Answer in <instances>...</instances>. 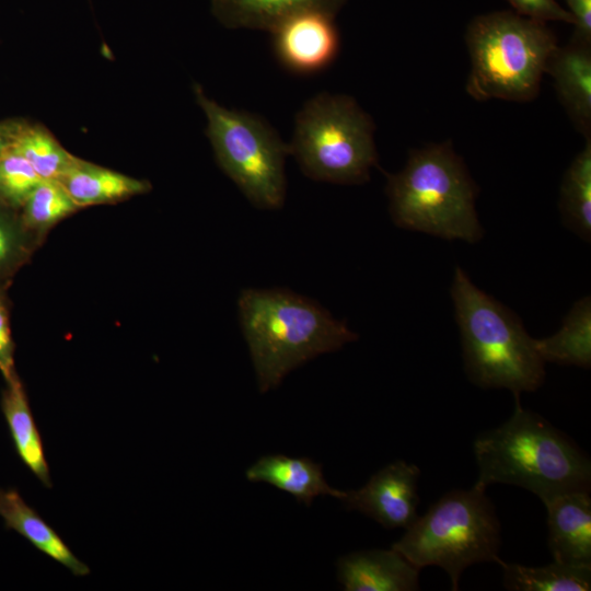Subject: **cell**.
Returning a JSON list of instances; mask_svg holds the SVG:
<instances>
[{"label": "cell", "mask_w": 591, "mask_h": 591, "mask_svg": "<svg viewBox=\"0 0 591 591\" xmlns=\"http://www.w3.org/2000/svg\"><path fill=\"white\" fill-rule=\"evenodd\" d=\"M536 349L544 362L591 366V299L577 301L563 321L560 329L551 337L535 339Z\"/></svg>", "instance_id": "d6986e66"}, {"label": "cell", "mask_w": 591, "mask_h": 591, "mask_svg": "<svg viewBox=\"0 0 591 591\" xmlns=\"http://www.w3.org/2000/svg\"><path fill=\"white\" fill-rule=\"evenodd\" d=\"M14 344L11 337L7 308L0 297V372L4 380L14 373Z\"/></svg>", "instance_id": "4316f807"}, {"label": "cell", "mask_w": 591, "mask_h": 591, "mask_svg": "<svg viewBox=\"0 0 591 591\" xmlns=\"http://www.w3.org/2000/svg\"><path fill=\"white\" fill-rule=\"evenodd\" d=\"M42 181L32 165L10 149L0 158V206L20 210Z\"/></svg>", "instance_id": "cb8c5ba5"}, {"label": "cell", "mask_w": 591, "mask_h": 591, "mask_svg": "<svg viewBox=\"0 0 591 591\" xmlns=\"http://www.w3.org/2000/svg\"><path fill=\"white\" fill-rule=\"evenodd\" d=\"M547 511L548 547L554 561L591 566L590 491H572L543 502Z\"/></svg>", "instance_id": "8fae6325"}, {"label": "cell", "mask_w": 591, "mask_h": 591, "mask_svg": "<svg viewBox=\"0 0 591 591\" xmlns=\"http://www.w3.org/2000/svg\"><path fill=\"white\" fill-rule=\"evenodd\" d=\"M347 0H211V12L225 27L271 30L286 16L304 9L336 15Z\"/></svg>", "instance_id": "2e32d148"}, {"label": "cell", "mask_w": 591, "mask_h": 591, "mask_svg": "<svg viewBox=\"0 0 591 591\" xmlns=\"http://www.w3.org/2000/svg\"><path fill=\"white\" fill-rule=\"evenodd\" d=\"M451 297L471 382L483 389H507L514 396L536 391L544 383L545 362L520 317L477 288L459 266Z\"/></svg>", "instance_id": "3957f363"}, {"label": "cell", "mask_w": 591, "mask_h": 591, "mask_svg": "<svg viewBox=\"0 0 591 591\" xmlns=\"http://www.w3.org/2000/svg\"><path fill=\"white\" fill-rule=\"evenodd\" d=\"M245 476L252 483H267L288 493L308 507L318 496L340 499L345 493L328 485L321 464L303 456L264 455L246 470Z\"/></svg>", "instance_id": "5bb4252c"}, {"label": "cell", "mask_w": 591, "mask_h": 591, "mask_svg": "<svg viewBox=\"0 0 591 591\" xmlns=\"http://www.w3.org/2000/svg\"><path fill=\"white\" fill-rule=\"evenodd\" d=\"M503 572V586L512 591H589L591 566H572L554 561L529 567L498 560Z\"/></svg>", "instance_id": "ffe728a7"}, {"label": "cell", "mask_w": 591, "mask_h": 591, "mask_svg": "<svg viewBox=\"0 0 591 591\" xmlns=\"http://www.w3.org/2000/svg\"><path fill=\"white\" fill-rule=\"evenodd\" d=\"M80 209L62 184L56 179H43L20 209L23 229L46 232L53 225Z\"/></svg>", "instance_id": "603a6c76"}, {"label": "cell", "mask_w": 591, "mask_h": 591, "mask_svg": "<svg viewBox=\"0 0 591 591\" xmlns=\"http://www.w3.org/2000/svg\"><path fill=\"white\" fill-rule=\"evenodd\" d=\"M372 118L349 95L318 93L297 113L288 146L314 181L361 184L378 165Z\"/></svg>", "instance_id": "52a82bcc"}, {"label": "cell", "mask_w": 591, "mask_h": 591, "mask_svg": "<svg viewBox=\"0 0 591 591\" xmlns=\"http://www.w3.org/2000/svg\"><path fill=\"white\" fill-rule=\"evenodd\" d=\"M237 308L262 393L306 361L358 339L317 302L289 290L244 289Z\"/></svg>", "instance_id": "7a4b0ae2"}, {"label": "cell", "mask_w": 591, "mask_h": 591, "mask_svg": "<svg viewBox=\"0 0 591 591\" xmlns=\"http://www.w3.org/2000/svg\"><path fill=\"white\" fill-rule=\"evenodd\" d=\"M79 208L113 204L151 189L147 181L76 158L58 179Z\"/></svg>", "instance_id": "9a60e30c"}, {"label": "cell", "mask_w": 591, "mask_h": 591, "mask_svg": "<svg viewBox=\"0 0 591 591\" xmlns=\"http://www.w3.org/2000/svg\"><path fill=\"white\" fill-rule=\"evenodd\" d=\"M391 548L419 570L438 566L459 589L471 565L500 559L501 526L486 488L454 489L444 494L405 529Z\"/></svg>", "instance_id": "8992f818"}, {"label": "cell", "mask_w": 591, "mask_h": 591, "mask_svg": "<svg viewBox=\"0 0 591 591\" xmlns=\"http://www.w3.org/2000/svg\"><path fill=\"white\" fill-rule=\"evenodd\" d=\"M11 149L21 154L42 179L58 181L77 158L45 126L27 120L19 130Z\"/></svg>", "instance_id": "7402d4cb"}, {"label": "cell", "mask_w": 591, "mask_h": 591, "mask_svg": "<svg viewBox=\"0 0 591 591\" xmlns=\"http://www.w3.org/2000/svg\"><path fill=\"white\" fill-rule=\"evenodd\" d=\"M419 475L415 464L399 460L378 471L361 488L345 491L339 500L383 528L407 529L418 518Z\"/></svg>", "instance_id": "9c48e42d"}, {"label": "cell", "mask_w": 591, "mask_h": 591, "mask_svg": "<svg viewBox=\"0 0 591 591\" xmlns=\"http://www.w3.org/2000/svg\"><path fill=\"white\" fill-rule=\"evenodd\" d=\"M419 569L395 549L347 554L337 561V577L346 591L419 590Z\"/></svg>", "instance_id": "7c38bea8"}, {"label": "cell", "mask_w": 591, "mask_h": 591, "mask_svg": "<svg viewBox=\"0 0 591 591\" xmlns=\"http://www.w3.org/2000/svg\"><path fill=\"white\" fill-rule=\"evenodd\" d=\"M335 15L304 9L282 19L273 30L279 60L299 73L320 71L331 65L339 49Z\"/></svg>", "instance_id": "30bf717a"}, {"label": "cell", "mask_w": 591, "mask_h": 591, "mask_svg": "<svg viewBox=\"0 0 591 591\" xmlns=\"http://www.w3.org/2000/svg\"><path fill=\"white\" fill-rule=\"evenodd\" d=\"M194 94L206 120L216 161L244 196L259 209H280L286 197L288 146L263 118L227 108L199 84Z\"/></svg>", "instance_id": "ba28073f"}, {"label": "cell", "mask_w": 591, "mask_h": 591, "mask_svg": "<svg viewBox=\"0 0 591 591\" xmlns=\"http://www.w3.org/2000/svg\"><path fill=\"white\" fill-rule=\"evenodd\" d=\"M559 210L564 224L582 240L591 237V137L567 169L561 186Z\"/></svg>", "instance_id": "44dd1931"}, {"label": "cell", "mask_w": 591, "mask_h": 591, "mask_svg": "<svg viewBox=\"0 0 591 591\" xmlns=\"http://www.w3.org/2000/svg\"><path fill=\"white\" fill-rule=\"evenodd\" d=\"M515 13L546 23L560 21L573 24V18L556 0H507Z\"/></svg>", "instance_id": "484cf974"}, {"label": "cell", "mask_w": 591, "mask_h": 591, "mask_svg": "<svg viewBox=\"0 0 591 591\" xmlns=\"http://www.w3.org/2000/svg\"><path fill=\"white\" fill-rule=\"evenodd\" d=\"M467 93L477 101L529 102L538 92L557 39L544 22L511 11L478 15L465 33Z\"/></svg>", "instance_id": "5b68a950"}, {"label": "cell", "mask_w": 591, "mask_h": 591, "mask_svg": "<svg viewBox=\"0 0 591 591\" xmlns=\"http://www.w3.org/2000/svg\"><path fill=\"white\" fill-rule=\"evenodd\" d=\"M0 517L8 529L16 531L38 551L58 561L74 576H86L90 568L67 546L15 489L0 490Z\"/></svg>", "instance_id": "e0dca14e"}, {"label": "cell", "mask_w": 591, "mask_h": 591, "mask_svg": "<svg viewBox=\"0 0 591 591\" xmlns=\"http://www.w3.org/2000/svg\"><path fill=\"white\" fill-rule=\"evenodd\" d=\"M386 176L397 227L468 243L483 237L475 209L478 187L450 142L410 151L404 169Z\"/></svg>", "instance_id": "277c9868"}, {"label": "cell", "mask_w": 591, "mask_h": 591, "mask_svg": "<svg viewBox=\"0 0 591 591\" xmlns=\"http://www.w3.org/2000/svg\"><path fill=\"white\" fill-rule=\"evenodd\" d=\"M573 18L572 40L591 44V0H565Z\"/></svg>", "instance_id": "83f0119b"}, {"label": "cell", "mask_w": 591, "mask_h": 591, "mask_svg": "<svg viewBox=\"0 0 591 591\" xmlns=\"http://www.w3.org/2000/svg\"><path fill=\"white\" fill-rule=\"evenodd\" d=\"M546 73L576 129L591 136V44L570 39L551 55Z\"/></svg>", "instance_id": "4fadbf2b"}, {"label": "cell", "mask_w": 591, "mask_h": 591, "mask_svg": "<svg viewBox=\"0 0 591 591\" xmlns=\"http://www.w3.org/2000/svg\"><path fill=\"white\" fill-rule=\"evenodd\" d=\"M12 212L0 206V275L13 269L25 253L22 237L25 230Z\"/></svg>", "instance_id": "d4e9b609"}, {"label": "cell", "mask_w": 591, "mask_h": 591, "mask_svg": "<svg viewBox=\"0 0 591 591\" xmlns=\"http://www.w3.org/2000/svg\"><path fill=\"white\" fill-rule=\"evenodd\" d=\"M5 382L1 407L16 452L39 482L50 488L51 478L48 463L24 386L16 373Z\"/></svg>", "instance_id": "ac0fdd59"}, {"label": "cell", "mask_w": 591, "mask_h": 591, "mask_svg": "<svg viewBox=\"0 0 591 591\" xmlns=\"http://www.w3.org/2000/svg\"><path fill=\"white\" fill-rule=\"evenodd\" d=\"M24 119L0 120V158L12 148L14 139L24 124Z\"/></svg>", "instance_id": "f1b7e54d"}, {"label": "cell", "mask_w": 591, "mask_h": 591, "mask_svg": "<svg viewBox=\"0 0 591 591\" xmlns=\"http://www.w3.org/2000/svg\"><path fill=\"white\" fill-rule=\"evenodd\" d=\"M515 397L512 416L480 433L473 450L478 466L476 486L522 487L542 502L572 491H590L591 462L563 431Z\"/></svg>", "instance_id": "6da1fadb"}]
</instances>
